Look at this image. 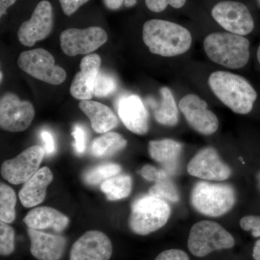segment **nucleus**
<instances>
[{
  "mask_svg": "<svg viewBox=\"0 0 260 260\" xmlns=\"http://www.w3.org/2000/svg\"><path fill=\"white\" fill-rule=\"evenodd\" d=\"M116 88L117 83L114 77L100 70L94 84V95L98 98L109 96L116 91Z\"/></svg>",
  "mask_w": 260,
  "mask_h": 260,
  "instance_id": "obj_29",
  "label": "nucleus"
},
{
  "mask_svg": "<svg viewBox=\"0 0 260 260\" xmlns=\"http://www.w3.org/2000/svg\"><path fill=\"white\" fill-rule=\"evenodd\" d=\"M15 250V231L8 223L0 222V254L8 256Z\"/></svg>",
  "mask_w": 260,
  "mask_h": 260,
  "instance_id": "obj_30",
  "label": "nucleus"
},
{
  "mask_svg": "<svg viewBox=\"0 0 260 260\" xmlns=\"http://www.w3.org/2000/svg\"><path fill=\"white\" fill-rule=\"evenodd\" d=\"M30 253L39 260H59L64 254L66 239L36 229H28Z\"/></svg>",
  "mask_w": 260,
  "mask_h": 260,
  "instance_id": "obj_18",
  "label": "nucleus"
},
{
  "mask_svg": "<svg viewBox=\"0 0 260 260\" xmlns=\"http://www.w3.org/2000/svg\"><path fill=\"white\" fill-rule=\"evenodd\" d=\"M23 222L27 226L36 230L52 229L60 233L68 227L70 220L59 210L50 207H39L30 210Z\"/></svg>",
  "mask_w": 260,
  "mask_h": 260,
  "instance_id": "obj_21",
  "label": "nucleus"
},
{
  "mask_svg": "<svg viewBox=\"0 0 260 260\" xmlns=\"http://www.w3.org/2000/svg\"><path fill=\"white\" fill-rule=\"evenodd\" d=\"M140 174L142 177L144 178L147 181H155V182L161 180L164 178L171 177L164 169H157L156 167L151 165L144 166L140 171Z\"/></svg>",
  "mask_w": 260,
  "mask_h": 260,
  "instance_id": "obj_32",
  "label": "nucleus"
},
{
  "mask_svg": "<svg viewBox=\"0 0 260 260\" xmlns=\"http://www.w3.org/2000/svg\"><path fill=\"white\" fill-rule=\"evenodd\" d=\"M18 65L27 74L51 85H60L66 80L65 70L56 66L54 56L45 49L23 51L18 57Z\"/></svg>",
  "mask_w": 260,
  "mask_h": 260,
  "instance_id": "obj_7",
  "label": "nucleus"
},
{
  "mask_svg": "<svg viewBox=\"0 0 260 260\" xmlns=\"http://www.w3.org/2000/svg\"><path fill=\"white\" fill-rule=\"evenodd\" d=\"M252 256L254 260H260V239L256 241L253 247Z\"/></svg>",
  "mask_w": 260,
  "mask_h": 260,
  "instance_id": "obj_40",
  "label": "nucleus"
},
{
  "mask_svg": "<svg viewBox=\"0 0 260 260\" xmlns=\"http://www.w3.org/2000/svg\"><path fill=\"white\" fill-rule=\"evenodd\" d=\"M258 181H259V184L260 186V172L259 173V174H258Z\"/></svg>",
  "mask_w": 260,
  "mask_h": 260,
  "instance_id": "obj_42",
  "label": "nucleus"
},
{
  "mask_svg": "<svg viewBox=\"0 0 260 260\" xmlns=\"http://www.w3.org/2000/svg\"><path fill=\"white\" fill-rule=\"evenodd\" d=\"M112 254L109 238L99 231H89L73 244L70 260H109Z\"/></svg>",
  "mask_w": 260,
  "mask_h": 260,
  "instance_id": "obj_15",
  "label": "nucleus"
},
{
  "mask_svg": "<svg viewBox=\"0 0 260 260\" xmlns=\"http://www.w3.org/2000/svg\"><path fill=\"white\" fill-rule=\"evenodd\" d=\"M54 179L52 172L48 167H43L26 182L19 192L22 205L29 208L42 203L47 195L48 186Z\"/></svg>",
  "mask_w": 260,
  "mask_h": 260,
  "instance_id": "obj_20",
  "label": "nucleus"
},
{
  "mask_svg": "<svg viewBox=\"0 0 260 260\" xmlns=\"http://www.w3.org/2000/svg\"><path fill=\"white\" fill-rule=\"evenodd\" d=\"M179 109L188 124L202 135H213L218 129V117L208 109V104L195 94H188L181 99Z\"/></svg>",
  "mask_w": 260,
  "mask_h": 260,
  "instance_id": "obj_13",
  "label": "nucleus"
},
{
  "mask_svg": "<svg viewBox=\"0 0 260 260\" xmlns=\"http://www.w3.org/2000/svg\"><path fill=\"white\" fill-rule=\"evenodd\" d=\"M212 16L225 30L232 34L245 36L254 28V20L245 5L238 2L224 1L214 6Z\"/></svg>",
  "mask_w": 260,
  "mask_h": 260,
  "instance_id": "obj_11",
  "label": "nucleus"
},
{
  "mask_svg": "<svg viewBox=\"0 0 260 260\" xmlns=\"http://www.w3.org/2000/svg\"><path fill=\"white\" fill-rule=\"evenodd\" d=\"M65 15L70 16L90 0H59Z\"/></svg>",
  "mask_w": 260,
  "mask_h": 260,
  "instance_id": "obj_35",
  "label": "nucleus"
},
{
  "mask_svg": "<svg viewBox=\"0 0 260 260\" xmlns=\"http://www.w3.org/2000/svg\"><path fill=\"white\" fill-rule=\"evenodd\" d=\"M240 226L243 230L251 232L254 237H260V216L247 215L240 220Z\"/></svg>",
  "mask_w": 260,
  "mask_h": 260,
  "instance_id": "obj_33",
  "label": "nucleus"
},
{
  "mask_svg": "<svg viewBox=\"0 0 260 260\" xmlns=\"http://www.w3.org/2000/svg\"><path fill=\"white\" fill-rule=\"evenodd\" d=\"M235 245L232 234L220 224L203 220L191 227L188 238V249L195 256L204 257L210 253L231 249Z\"/></svg>",
  "mask_w": 260,
  "mask_h": 260,
  "instance_id": "obj_6",
  "label": "nucleus"
},
{
  "mask_svg": "<svg viewBox=\"0 0 260 260\" xmlns=\"http://www.w3.org/2000/svg\"><path fill=\"white\" fill-rule=\"evenodd\" d=\"M155 260H189V257L185 251L172 249L162 251Z\"/></svg>",
  "mask_w": 260,
  "mask_h": 260,
  "instance_id": "obj_36",
  "label": "nucleus"
},
{
  "mask_svg": "<svg viewBox=\"0 0 260 260\" xmlns=\"http://www.w3.org/2000/svg\"><path fill=\"white\" fill-rule=\"evenodd\" d=\"M170 177H166L161 180L156 181L155 185L151 186L149 189L148 194L172 203L179 202L180 195L177 186Z\"/></svg>",
  "mask_w": 260,
  "mask_h": 260,
  "instance_id": "obj_28",
  "label": "nucleus"
},
{
  "mask_svg": "<svg viewBox=\"0 0 260 260\" xmlns=\"http://www.w3.org/2000/svg\"><path fill=\"white\" fill-rule=\"evenodd\" d=\"M120 166L116 164H104L89 169L83 174V181L89 185H97L121 172Z\"/></svg>",
  "mask_w": 260,
  "mask_h": 260,
  "instance_id": "obj_27",
  "label": "nucleus"
},
{
  "mask_svg": "<svg viewBox=\"0 0 260 260\" xmlns=\"http://www.w3.org/2000/svg\"><path fill=\"white\" fill-rule=\"evenodd\" d=\"M75 139L74 148L78 154H83L86 146V133L81 126L76 125L73 127L72 133Z\"/></svg>",
  "mask_w": 260,
  "mask_h": 260,
  "instance_id": "obj_34",
  "label": "nucleus"
},
{
  "mask_svg": "<svg viewBox=\"0 0 260 260\" xmlns=\"http://www.w3.org/2000/svg\"><path fill=\"white\" fill-rule=\"evenodd\" d=\"M186 0H145V5L150 11L160 13L166 10L169 5L176 9H179L185 5Z\"/></svg>",
  "mask_w": 260,
  "mask_h": 260,
  "instance_id": "obj_31",
  "label": "nucleus"
},
{
  "mask_svg": "<svg viewBox=\"0 0 260 260\" xmlns=\"http://www.w3.org/2000/svg\"><path fill=\"white\" fill-rule=\"evenodd\" d=\"M204 49L210 60L230 69L244 68L249 56V42L232 32H213L205 38Z\"/></svg>",
  "mask_w": 260,
  "mask_h": 260,
  "instance_id": "obj_3",
  "label": "nucleus"
},
{
  "mask_svg": "<svg viewBox=\"0 0 260 260\" xmlns=\"http://www.w3.org/2000/svg\"><path fill=\"white\" fill-rule=\"evenodd\" d=\"M143 39L150 52L165 57L184 54L192 42L190 32L184 27L158 19L145 23Z\"/></svg>",
  "mask_w": 260,
  "mask_h": 260,
  "instance_id": "obj_1",
  "label": "nucleus"
},
{
  "mask_svg": "<svg viewBox=\"0 0 260 260\" xmlns=\"http://www.w3.org/2000/svg\"><path fill=\"white\" fill-rule=\"evenodd\" d=\"M208 83L219 100L233 112L247 114L252 110L257 94L245 78L229 72L217 71L210 75Z\"/></svg>",
  "mask_w": 260,
  "mask_h": 260,
  "instance_id": "obj_2",
  "label": "nucleus"
},
{
  "mask_svg": "<svg viewBox=\"0 0 260 260\" xmlns=\"http://www.w3.org/2000/svg\"><path fill=\"white\" fill-rule=\"evenodd\" d=\"M35 116L31 103L21 101L14 93H7L0 100V126L12 133L28 129Z\"/></svg>",
  "mask_w": 260,
  "mask_h": 260,
  "instance_id": "obj_9",
  "label": "nucleus"
},
{
  "mask_svg": "<svg viewBox=\"0 0 260 260\" xmlns=\"http://www.w3.org/2000/svg\"><path fill=\"white\" fill-rule=\"evenodd\" d=\"M170 215L171 208L165 200L144 195L132 205L129 228L138 235H148L164 227Z\"/></svg>",
  "mask_w": 260,
  "mask_h": 260,
  "instance_id": "obj_4",
  "label": "nucleus"
},
{
  "mask_svg": "<svg viewBox=\"0 0 260 260\" xmlns=\"http://www.w3.org/2000/svg\"><path fill=\"white\" fill-rule=\"evenodd\" d=\"M79 108L90 119L95 133L104 134L117 126L118 119L115 114L104 104L91 100H83L79 103Z\"/></svg>",
  "mask_w": 260,
  "mask_h": 260,
  "instance_id": "obj_22",
  "label": "nucleus"
},
{
  "mask_svg": "<svg viewBox=\"0 0 260 260\" xmlns=\"http://www.w3.org/2000/svg\"><path fill=\"white\" fill-rule=\"evenodd\" d=\"M17 0H0V17L6 15L7 10L15 4Z\"/></svg>",
  "mask_w": 260,
  "mask_h": 260,
  "instance_id": "obj_39",
  "label": "nucleus"
},
{
  "mask_svg": "<svg viewBox=\"0 0 260 260\" xmlns=\"http://www.w3.org/2000/svg\"><path fill=\"white\" fill-rule=\"evenodd\" d=\"M0 76H1V82L3 81V73H2L1 72V75H0Z\"/></svg>",
  "mask_w": 260,
  "mask_h": 260,
  "instance_id": "obj_43",
  "label": "nucleus"
},
{
  "mask_svg": "<svg viewBox=\"0 0 260 260\" xmlns=\"http://www.w3.org/2000/svg\"><path fill=\"white\" fill-rule=\"evenodd\" d=\"M102 59L96 54H88L80 61V71L75 75L70 94L75 99L90 100L93 98L95 78L100 72Z\"/></svg>",
  "mask_w": 260,
  "mask_h": 260,
  "instance_id": "obj_17",
  "label": "nucleus"
},
{
  "mask_svg": "<svg viewBox=\"0 0 260 260\" xmlns=\"http://www.w3.org/2000/svg\"><path fill=\"white\" fill-rule=\"evenodd\" d=\"M54 26L52 5L47 0L41 1L36 7L31 17L19 28V42L25 47H32L44 40L51 34Z\"/></svg>",
  "mask_w": 260,
  "mask_h": 260,
  "instance_id": "obj_12",
  "label": "nucleus"
},
{
  "mask_svg": "<svg viewBox=\"0 0 260 260\" xmlns=\"http://www.w3.org/2000/svg\"><path fill=\"white\" fill-rule=\"evenodd\" d=\"M107 40V32L97 26L67 29L60 34L61 49L69 56L90 54L104 45Z\"/></svg>",
  "mask_w": 260,
  "mask_h": 260,
  "instance_id": "obj_8",
  "label": "nucleus"
},
{
  "mask_svg": "<svg viewBox=\"0 0 260 260\" xmlns=\"http://www.w3.org/2000/svg\"><path fill=\"white\" fill-rule=\"evenodd\" d=\"M17 198L15 191L10 186L2 183L0 186V220L11 223L15 219Z\"/></svg>",
  "mask_w": 260,
  "mask_h": 260,
  "instance_id": "obj_26",
  "label": "nucleus"
},
{
  "mask_svg": "<svg viewBox=\"0 0 260 260\" xmlns=\"http://www.w3.org/2000/svg\"><path fill=\"white\" fill-rule=\"evenodd\" d=\"M191 204L197 211L208 217H220L232 209L236 194L232 186L199 181L193 187Z\"/></svg>",
  "mask_w": 260,
  "mask_h": 260,
  "instance_id": "obj_5",
  "label": "nucleus"
},
{
  "mask_svg": "<svg viewBox=\"0 0 260 260\" xmlns=\"http://www.w3.org/2000/svg\"><path fill=\"white\" fill-rule=\"evenodd\" d=\"M187 172L192 177L210 181H223L232 175L230 167L222 161L212 147L199 150L187 164Z\"/></svg>",
  "mask_w": 260,
  "mask_h": 260,
  "instance_id": "obj_14",
  "label": "nucleus"
},
{
  "mask_svg": "<svg viewBox=\"0 0 260 260\" xmlns=\"http://www.w3.org/2000/svg\"><path fill=\"white\" fill-rule=\"evenodd\" d=\"M104 5L108 9H119L123 5L126 8H132L137 4V0H104Z\"/></svg>",
  "mask_w": 260,
  "mask_h": 260,
  "instance_id": "obj_38",
  "label": "nucleus"
},
{
  "mask_svg": "<svg viewBox=\"0 0 260 260\" xmlns=\"http://www.w3.org/2000/svg\"><path fill=\"white\" fill-rule=\"evenodd\" d=\"M41 138L44 143V149L45 150V153L48 155H52L56 150L55 142L53 135L49 132L44 130L41 133Z\"/></svg>",
  "mask_w": 260,
  "mask_h": 260,
  "instance_id": "obj_37",
  "label": "nucleus"
},
{
  "mask_svg": "<svg viewBox=\"0 0 260 260\" xmlns=\"http://www.w3.org/2000/svg\"><path fill=\"white\" fill-rule=\"evenodd\" d=\"M160 100L158 104L154 101L150 103L155 120L164 126L177 125L179 113L172 91L167 87H162L160 88Z\"/></svg>",
  "mask_w": 260,
  "mask_h": 260,
  "instance_id": "obj_23",
  "label": "nucleus"
},
{
  "mask_svg": "<svg viewBox=\"0 0 260 260\" xmlns=\"http://www.w3.org/2000/svg\"><path fill=\"white\" fill-rule=\"evenodd\" d=\"M44 155L45 150L39 145L25 149L15 158L3 162L2 176L11 184H23L39 170Z\"/></svg>",
  "mask_w": 260,
  "mask_h": 260,
  "instance_id": "obj_10",
  "label": "nucleus"
},
{
  "mask_svg": "<svg viewBox=\"0 0 260 260\" xmlns=\"http://www.w3.org/2000/svg\"><path fill=\"white\" fill-rule=\"evenodd\" d=\"M127 141L121 135L108 132L93 140L90 153L96 158H108L125 148Z\"/></svg>",
  "mask_w": 260,
  "mask_h": 260,
  "instance_id": "obj_24",
  "label": "nucleus"
},
{
  "mask_svg": "<svg viewBox=\"0 0 260 260\" xmlns=\"http://www.w3.org/2000/svg\"><path fill=\"white\" fill-rule=\"evenodd\" d=\"M182 150V144L172 139L152 140L148 144L150 157L171 177L177 174Z\"/></svg>",
  "mask_w": 260,
  "mask_h": 260,
  "instance_id": "obj_19",
  "label": "nucleus"
},
{
  "mask_svg": "<svg viewBox=\"0 0 260 260\" xmlns=\"http://www.w3.org/2000/svg\"><path fill=\"white\" fill-rule=\"evenodd\" d=\"M117 112L123 124L137 135L148 131V114L144 104L137 95H126L117 102Z\"/></svg>",
  "mask_w": 260,
  "mask_h": 260,
  "instance_id": "obj_16",
  "label": "nucleus"
},
{
  "mask_svg": "<svg viewBox=\"0 0 260 260\" xmlns=\"http://www.w3.org/2000/svg\"><path fill=\"white\" fill-rule=\"evenodd\" d=\"M257 59L258 61H259V62L260 63V46L259 48H258L257 50Z\"/></svg>",
  "mask_w": 260,
  "mask_h": 260,
  "instance_id": "obj_41",
  "label": "nucleus"
},
{
  "mask_svg": "<svg viewBox=\"0 0 260 260\" xmlns=\"http://www.w3.org/2000/svg\"><path fill=\"white\" fill-rule=\"evenodd\" d=\"M133 187V180L129 175L114 176L101 184V189L110 201L127 198Z\"/></svg>",
  "mask_w": 260,
  "mask_h": 260,
  "instance_id": "obj_25",
  "label": "nucleus"
}]
</instances>
